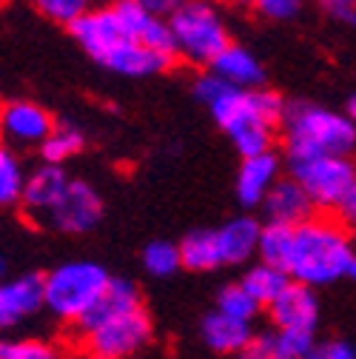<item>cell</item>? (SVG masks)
<instances>
[{"instance_id": "cell-11", "label": "cell", "mask_w": 356, "mask_h": 359, "mask_svg": "<svg viewBox=\"0 0 356 359\" xmlns=\"http://www.w3.org/2000/svg\"><path fill=\"white\" fill-rule=\"evenodd\" d=\"M271 308V323L280 331H291V334H314L317 337V325H320V299L314 294V288L291 280L285 285V291L268 305Z\"/></svg>"}, {"instance_id": "cell-29", "label": "cell", "mask_w": 356, "mask_h": 359, "mask_svg": "<svg viewBox=\"0 0 356 359\" xmlns=\"http://www.w3.org/2000/svg\"><path fill=\"white\" fill-rule=\"evenodd\" d=\"M305 6V0H256V12L268 20H294Z\"/></svg>"}, {"instance_id": "cell-4", "label": "cell", "mask_w": 356, "mask_h": 359, "mask_svg": "<svg viewBox=\"0 0 356 359\" xmlns=\"http://www.w3.org/2000/svg\"><path fill=\"white\" fill-rule=\"evenodd\" d=\"M353 262V240L339 219L310 214L299 226H294V245L285 265L291 280L310 288H322L339 283L342 277H350Z\"/></svg>"}, {"instance_id": "cell-6", "label": "cell", "mask_w": 356, "mask_h": 359, "mask_svg": "<svg viewBox=\"0 0 356 359\" xmlns=\"http://www.w3.org/2000/svg\"><path fill=\"white\" fill-rule=\"evenodd\" d=\"M109 283H111L109 271L97 262L88 259L63 262L43 277V305L57 320L77 325L103 299Z\"/></svg>"}, {"instance_id": "cell-22", "label": "cell", "mask_w": 356, "mask_h": 359, "mask_svg": "<svg viewBox=\"0 0 356 359\" xmlns=\"http://www.w3.org/2000/svg\"><path fill=\"white\" fill-rule=\"evenodd\" d=\"M291 245H294V226H285V222H271L268 219L262 226L256 254L265 262L285 268L288 265V257H291Z\"/></svg>"}, {"instance_id": "cell-34", "label": "cell", "mask_w": 356, "mask_h": 359, "mask_svg": "<svg viewBox=\"0 0 356 359\" xmlns=\"http://www.w3.org/2000/svg\"><path fill=\"white\" fill-rule=\"evenodd\" d=\"M348 117L356 123V95H350V100H348Z\"/></svg>"}, {"instance_id": "cell-18", "label": "cell", "mask_w": 356, "mask_h": 359, "mask_svg": "<svg viewBox=\"0 0 356 359\" xmlns=\"http://www.w3.org/2000/svg\"><path fill=\"white\" fill-rule=\"evenodd\" d=\"M262 226L254 217H234L226 226L217 229V245L222 265H242L248 262L259 248Z\"/></svg>"}, {"instance_id": "cell-23", "label": "cell", "mask_w": 356, "mask_h": 359, "mask_svg": "<svg viewBox=\"0 0 356 359\" xmlns=\"http://www.w3.org/2000/svg\"><path fill=\"white\" fill-rule=\"evenodd\" d=\"M83 146H85V137H83L80 128H74V126H55V131L40 143V154H43V160H46V163H60L63 165L66 160L80 154Z\"/></svg>"}, {"instance_id": "cell-17", "label": "cell", "mask_w": 356, "mask_h": 359, "mask_svg": "<svg viewBox=\"0 0 356 359\" xmlns=\"http://www.w3.org/2000/svg\"><path fill=\"white\" fill-rule=\"evenodd\" d=\"M200 334H203V345L214 353H245L254 339L251 323L228 317V313H222V311L208 313L203 320Z\"/></svg>"}, {"instance_id": "cell-36", "label": "cell", "mask_w": 356, "mask_h": 359, "mask_svg": "<svg viewBox=\"0 0 356 359\" xmlns=\"http://www.w3.org/2000/svg\"><path fill=\"white\" fill-rule=\"evenodd\" d=\"M231 4H237V6H256V0H231Z\"/></svg>"}, {"instance_id": "cell-27", "label": "cell", "mask_w": 356, "mask_h": 359, "mask_svg": "<svg viewBox=\"0 0 356 359\" xmlns=\"http://www.w3.org/2000/svg\"><path fill=\"white\" fill-rule=\"evenodd\" d=\"M32 4H34V9L43 18L69 26L74 18H80L83 12H88V4H92V0H32Z\"/></svg>"}, {"instance_id": "cell-9", "label": "cell", "mask_w": 356, "mask_h": 359, "mask_svg": "<svg viewBox=\"0 0 356 359\" xmlns=\"http://www.w3.org/2000/svg\"><path fill=\"white\" fill-rule=\"evenodd\" d=\"M100 217H103L100 194L83 180H69L66 191L60 194V200L55 203L43 226L60 234H85L97 226Z\"/></svg>"}, {"instance_id": "cell-24", "label": "cell", "mask_w": 356, "mask_h": 359, "mask_svg": "<svg viewBox=\"0 0 356 359\" xmlns=\"http://www.w3.org/2000/svg\"><path fill=\"white\" fill-rule=\"evenodd\" d=\"M23 186H26V174L20 160L12 154V149L0 146V208L18 205Z\"/></svg>"}, {"instance_id": "cell-15", "label": "cell", "mask_w": 356, "mask_h": 359, "mask_svg": "<svg viewBox=\"0 0 356 359\" xmlns=\"http://www.w3.org/2000/svg\"><path fill=\"white\" fill-rule=\"evenodd\" d=\"M314 200L305 191V186L291 174L285 180H277L268 197L262 200V211L271 222H285V226H299L302 219L314 214Z\"/></svg>"}, {"instance_id": "cell-7", "label": "cell", "mask_w": 356, "mask_h": 359, "mask_svg": "<svg viewBox=\"0 0 356 359\" xmlns=\"http://www.w3.org/2000/svg\"><path fill=\"white\" fill-rule=\"evenodd\" d=\"M177 55L197 66H211V60L228 46V26L222 12L211 0H186L168 15Z\"/></svg>"}, {"instance_id": "cell-26", "label": "cell", "mask_w": 356, "mask_h": 359, "mask_svg": "<svg viewBox=\"0 0 356 359\" xmlns=\"http://www.w3.org/2000/svg\"><path fill=\"white\" fill-rule=\"evenodd\" d=\"M259 308H262V305L245 291L242 283L226 285V288L219 291V297H217V311L228 313V317H237V320H245V323H251V320L256 317Z\"/></svg>"}, {"instance_id": "cell-16", "label": "cell", "mask_w": 356, "mask_h": 359, "mask_svg": "<svg viewBox=\"0 0 356 359\" xmlns=\"http://www.w3.org/2000/svg\"><path fill=\"white\" fill-rule=\"evenodd\" d=\"M37 308H43V277L23 274L18 280H0V331H9Z\"/></svg>"}, {"instance_id": "cell-12", "label": "cell", "mask_w": 356, "mask_h": 359, "mask_svg": "<svg viewBox=\"0 0 356 359\" xmlns=\"http://www.w3.org/2000/svg\"><path fill=\"white\" fill-rule=\"evenodd\" d=\"M69 180L71 177L60 168V163H43L40 168H34L26 177V186L20 194V208L34 226H43V222H46L49 211L55 208V203L66 191Z\"/></svg>"}, {"instance_id": "cell-10", "label": "cell", "mask_w": 356, "mask_h": 359, "mask_svg": "<svg viewBox=\"0 0 356 359\" xmlns=\"http://www.w3.org/2000/svg\"><path fill=\"white\" fill-rule=\"evenodd\" d=\"M55 131V117L32 100H12L0 106V140L9 149H40Z\"/></svg>"}, {"instance_id": "cell-5", "label": "cell", "mask_w": 356, "mask_h": 359, "mask_svg": "<svg viewBox=\"0 0 356 359\" xmlns=\"http://www.w3.org/2000/svg\"><path fill=\"white\" fill-rule=\"evenodd\" d=\"M282 126L288 163L317 154H350L356 149V123L348 114L322 106L294 103L288 106Z\"/></svg>"}, {"instance_id": "cell-28", "label": "cell", "mask_w": 356, "mask_h": 359, "mask_svg": "<svg viewBox=\"0 0 356 359\" xmlns=\"http://www.w3.org/2000/svg\"><path fill=\"white\" fill-rule=\"evenodd\" d=\"M55 348L40 339H0V359H52Z\"/></svg>"}, {"instance_id": "cell-14", "label": "cell", "mask_w": 356, "mask_h": 359, "mask_svg": "<svg viewBox=\"0 0 356 359\" xmlns=\"http://www.w3.org/2000/svg\"><path fill=\"white\" fill-rule=\"evenodd\" d=\"M277 180H280V157L274 151H259V154L242 157V165L237 171V186H234L240 205L245 208L262 205V200L268 197Z\"/></svg>"}, {"instance_id": "cell-32", "label": "cell", "mask_w": 356, "mask_h": 359, "mask_svg": "<svg viewBox=\"0 0 356 359\" xmlns=\"http://www.w3.org/2000/svg\"><path fill=\"white\" fill-rule=\"evenodd\" d=\"M140 4H143V6H149L151 12H157V15L168 18V15H171L177 6L186 4V0H140Z\"/></svg>"}, {"instance_id": "cell-13", "label": "cell", "mask_w": 356, "mask_h": 359, "mask_svg": "<svg viewBox=\"0 0 356 359\" xmlns=\"http://www.w3.org/2000/svg\"><path fill=\"white\" fill-rule=\"evenodd\" d=\"M123 26L128 29L131 37H137L143 46L149 49H157L163 55H171L177 57V43H174V32H171V23L151 12L149 6H143L140 0H117L114 4Z\"/></svg>"}, {"instance_id": "cell-8", "label": "cell", "mask_w": 356, "mask_h": 359, "mask_svg": "<svg viewBox=\"0 0 356 359\" xmlns=\"http://www.w3.org/2000/svg\"><path fill=\"white\" fill-rule=\"evenodd\" d=\"M288 165L320 211H342L356 189V163L350 154H317Z\"/></svg>"}, {"instance_id": "cell-1", "label": "cell", "mask_w": 356, "mask_h": 359, "mask_svg": "<svg viewBox=\"0 0 356 359\" xmlns=\"http://www.w3.org/2000/svg\"><path fill=\"white\" fill-rule=\"evenodd\" d=\"M194 95L200 103L208 106L214 123L228 134V140L242 157L271 151L274 128L285 117L282 95L262 86L256 88L231 86L214 72L197 77Z\"/></svg>"}, {"instance_id": "cell-25", "label": "cell", "mask_w": 356, "mask_h": 359, "mask_svg": "<svg viewBox=\"0 0 356 359\" xmlns=\"http://www.w3.org/2000/svg\"><path fill=\"white\" fill-rule=\"evenodd\" d=\"M143 268L151 277H157V280H168L171 274H177V268H183L180 245H171V243H151V245H146Z\"/></svg>"}, {"instance_id": "cell-37", "label": "cell", "mask_w": 356, "mask_h": 359, "mask_svg": "<svg viewBox=\"0 0 356 359\" xmlns=\"http://www.w3.org/2000/svg\"><path fill=\"white\" fill-rule=\"evenodd\" d=\"M350 277H353V280H356V262H353V268H350Z\"/></svg>"}, {"instance_id": "cell-20", "label": "cell", "mask_w": 356, "mask_h": 359, "mask_svg": "<svg viewBox=\"0 0 356 359\" xmlns=\"http://www.w3.org/2000/svg\"><path fill=\"white\" fill-rule=\"evenodd\" d=\"M240 283L245 285V291H248L259 305H271V302L285 291V285L291 283V277H288L285 268L259 259L256 265H251L248 271L242 274Z\"/></svg>"}, {"instance_id": "cell-21", "label": "cell", "mask_w": 356, "mask_h": 359, "mask_svg": "<svg viewBox=\"0 0 356 359\" xmlns=\"http://www.w3.org/2000/svg\"><path fill=\"white\" fill-rule=\"evenodd\" d=\"M180 259H183V268L194 274H205V271H214V268L222 265V257H219V245H217V231H191L183 243H180Z\"/></svg>"}, {"instance_id": "cell-30", "label": "cell", "mask_w": 356, "mask_h": 359, "mask_svg": "<svg viewBox=\"0 0 356 359\" xmlns=\"http://www.w3.org/2000/svg\"><path fill=\"white\" fill-rule=\"evenodd\" d=\"M317 4L336 23H345V26L356 29V0H317Z\"/></svg>"}, {"instance_id": "cell-33", "label": "cell", "mask_w": 356, "mask_h": 359, "mask_svg": "<svg viewBox=\"0 0 356 359\" xmlns=\"http://www.w3.org/2000/svg\"><path fill=\"white\" fill-rule=\"evenodd\" d=\"M342 217H345L348 226H353V229H356V189H353V194L348 197V203L342 205Z\"/></svg>"}, {"instance_id": "cell-35", "label": "cell", "mask_w": 356, "mask_h": 359, "mask_svg": "<svg viewBox=\"0 0 356 359\" xmlns=\"http://www.w3.org/2000/svg\"><path fill=\"white\" fill-rule=\"evenodd\" d=\"M6 271H9V265H6V257L0 254V280H6Z\"/></svg>"}, {"instance_id": "cell-31", "label": "cell", "mask_w": 356, "mask_h": 359, "mask_svg": "<svg viewBox=\"0 0 356 359\" xmlns=\"http://www.w3.org/2000/svg\"><path fill=\"white\" fill-rule=\"evenodd\" d=\"M314 356H325V359H353L356 356V348L345 339H331L325 345H317Z\"/></svg>"}, {"instance_id": "cell-2", "label": "cell", "mask_w": 356, "mask_h": 359, "mask_svg": "<svg viewBox=\"0 0 356 359\" xmlns=\"http://www.w3.org/2000/svg\"><path fill=\"white\" fill-rule=\"evenodd\" d=\"M80 345L100 359H123L135 356L151 345L154 325L149 311L143 308L140 291L131 280L109 283L103 299L92 308V313L77 323Z\"/></svg>"}, {"instance_id": "cell-3", "label": "cell", "mask_w": 356, "mask_h": 359, "mask_svg": "<svg viewBox=\"0 0 356 359\" xmlns=\"http://www.w3.org/2000/svg\"><path fill=\"white\" fill-rule=\"evenodd\" d=\"M69 29L88 57L123 77H151L171 69L174 63L171 55L149 49L137 37H131L114 6L88 9L71 20Z\"/></svg>"}, {"instance_id": "cell-19", "label": "cell", "mask_w": 356, "mask_h": 359, "mask_svg": "<svg viewBox=\"0 0 356 359\" xmlns=\"http://www.w3.org/2000/svg\"><path fill=\"white\" fill-rule=\"evenodd\" d=\"M211 72L240 88H256L265 83V72H262L259 60L248 49L234 46V43H228V46L211 60Z\"/></svg>"}]
</instances>
